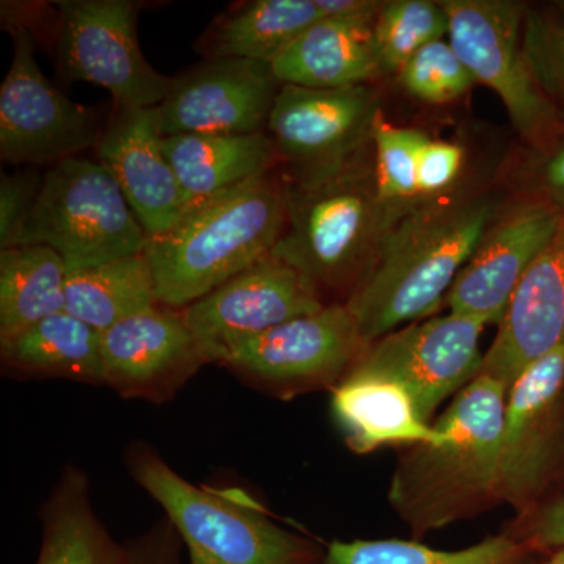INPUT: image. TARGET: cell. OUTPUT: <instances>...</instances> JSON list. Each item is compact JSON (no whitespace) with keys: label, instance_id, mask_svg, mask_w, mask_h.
I'll use <instances>...</instances> for the list:
<instances>
[{"label":"cell","instance_id":"27","mask_svg":"<svg viewBox=\"0 0 564 564\" xmlns=\"http://www.w3.org/2000/svg\"><path fill=\"white\" fill-rule=\"evenodd\" d=\"M155 306L154 276L143 252L68 272L65 311L98 332Z\"/></svg>","mask_w":564,"mask_h":564},{"label":"cell","instance_id":"8","mask_svg":"<svg viewBox=\"0 0 564 564\" xmlns=\"http://www.w3.org/2000/svg\"><path fill=\"white\" fill-rule=\"evenodd\" d=\"M2 25L13 61L0 87V158L11 165H54L95 150L101 124L91 109L70 101L41 73L28 17L2 2Z\"/></svg>","mask_w":564,"mask_h":564},{"label":"cell","instance_id":"32","mask_svg":"<svg viewBox=\"0 0 564 564\" xmlns=\"http://www.w3.org/2000/svg\"><path fill=\"white\" fill-rule=\"evenodd\" d=\"M524 50L534 76L560 110L564 107V24L529 14Z\"/></svg>","mask_w":564,"mask_h":564},{"label":"cell","instance_id":"23","mask_svg":"<svg viewBox=\"0 0 564 564\" xmlns=\"http://www.w3.org/2000/svg\"><path fill=\"white\" fill-rule=\"evenodd\" d=\"M41 544L35 564H121L120 544L95 511L90 480L66 464L40 510Z\"/></svg>","mask_w":564,"mask_h":564},{"label":"cell","instance_id":"34","mask_svg":"<svg viewBox=\"0 0 564 564\" xmlns=\"http://www.w3.org/2000/svg\"><path fill=\"white\" fill-rule=\"evenodd\" d=\"M463 148L448 141L426 140L417 159V193L421 199L444 195L462 173Z\"/></svg>","mask_w":564,"mask_h":564},{"label":"cell","instance_id":"2","mask_svg":"<svg viewBox=\"0 0 564 564\" xmlns=\"http://www.w3.org/2000/svg\"><path fill=\"white\" fill-rule=\"evenodd\" d=\"M488 196L423 199L397 223L345 306L364 340L433 314L496 220Z\"/></svg>","mask_w":564,"mask_h":564},{"label":"cell","instance_id":"17","mask_svg":"<svg viewBox=\"0 0 564 564\" xmlns=\"http://www.w3.org/2000/svg\"><path fill=\"white\" fill-rule=\"evenodd\" d=\"M563 215L554 203H532L496 218L447 293L451 313L499 325L519 282L554 237Z\"/></svg>","mask_w":564,"mask_h":564},{"label":"cell","instance_id":"37","mask_svg":"<svg viewBox=\"0 0 564 564\" xmlns=\"http://www.w3.org/2000/svg\"><path fill=\"white\" fill-rule=\"evenodd\" d=\"M543 182L552 203L564 212V140L552 150L543 166Z\"/></svg>","mask_w":564,"mask_h":564},{"label":"cell","instance_id":"22","mask_svg":"<svg viewBox=\"0 0 564 564\" xmlns=\"http://www.w3.org/2000/svg\"><path fill=\"white\" fill-rule=\"evenodd\" d=\"M162 150L184 192L187 209L284 165L267 132L163 137Z\"/></svg>","mask_w":564,"mask_h":564},{"label":"cell","instance_id":"13","mask_svg":"<svg viewBox=\"0 0 564 564\" xmlns=\"http://www.w3.org/2000/svg\"><path fill=\"white\" fill-rule=\"evenodd\" d=\"M325 306L296 270L269 254L181 311L207 364L221 366L254 337Z\"/></svg>","mask_w":564,"mask_h":564},{"label":"cell","instance_id":"5","mask_svg":"<svg viewBox=\"0 0 564 564\" xmlns=\"http://www.w3.org/2000/svg\"><path fill=\"white\" fill-rule=\"evenodd\" d=\"M126 470L180 534L188 564H315L323 551L274 524L256 505L199 488L143 440L124 451Z\"/></svg>","mask_w":564,"mask_h":564},{"label":"cell","instance_id":"4","mask_svg":"<svg viewBox=\"0 0 564 564\" xmlns=\"http://www.w3.org/2000/svg\"><path fill=\"white\" fill-rule=\"evenodd\" d=\"M285 223L281 169L185 210L173 229L144 245L159 304L184 310L272 254Z\"/></svg>","mask_w":564,"mask_h":564},{"label":"cell","instance_id":"21","mask_svg":"<svg viewBox=\"0 0 564 564\" xmlns=\"http://www.w3.org/2000/svg\"><path fill=\"white\" fill-rule=\"evenodd\" d=\"M332 395L334 419L355 454L443 440L433 423L423 421L411 393L388 378L351 370Z\"/></svg>","mask_w":564,"mask_h":564},{"label":"cell","instance_id":"11","mask_svg":"<svg viewBox=\"0 0 564 564\" xmlns=\"http://www.w3.org/2000/svg\"><path fill=\"white\" fill-rule=\"evenodd\" d=\"M58 57L68 82H90L110 91L117 109H152L173 79L158 73L140 50L132 0H61Z\"/></svg>","mask_w":564,"mask_h":564},{"label":"cell","instance_id":"12","mask_svg":"<svg viewBox=\"0 0 564 564\" xmlns=\"http://www.w3.org/2000/svg\"><path fill=\"white\" fill-rule=\"evenodd\" d=\"M480 318L448 313L415 322L375 340L355 369L388 378L413 397L423 421L480 373Z\"/></svg>","mask_w":564,"mask_h":564},{"label":"cell","instance_id":"6","mask_svg":"<svg viewBox=\"0 0 564 564\" xmlns=\"http://www.w3.org/2000/svg\"><path fill=\"white\" fill-rule=\"evenodd\" d=\"M148 236L111 174L98 161L65 159L41 177L20 245H46L68 272L141 254Z\"/></svg>","mask_w":564,"mask_h":564},{"label":"cell","instance_id":"33","mask_svg":"<svg viewBox=\"0 0 564 564\" xmlns=\"http://www.w3.org/2000/svg\"><path fill=\"white\" fill-rule=\"evenodd\" d=\"M40 187L41 177L35 172L2 173L0 176V250L17 247Z\"/></svg>","mask_w":564,"mask_h":564},{"label":"cell","instance_id":"38","mask_svg":"<svg viewBox=\"0 0 564 564\" xmlns=\"http://www.w3.org/2000/svg\"><path fill=\"white\" fill-rule=\"evenodd\" d=\"M544 564H564V549L563 551L555 552V554L552 555V558Z\"/></svg>","mask_w":564,"mask_h":564},{"label":"cell","instance_id":"16","mask_svg":"<svg viewBox=\"0 0 564 564\" xmlns=\"http://www.w3.org/2000/svg\"><path fill=\"white\" fill-rule=\"evenodd\" d=\"M380 111L377 91L369 84L347 88L282 85L267 133L284 165H315L370 143Z\"/></svg>","mask_w":564,"mask_h":564},{"label":"cell","instance_id":"30","mask_svg":"<svg viewBox=\"0 0 564 564\" xmlns=\"http://www.w3.org/2000/svg\"><path fill=\"white\" fill-rule=\"evenodd\" d=\"M429 140L417 129L389 124L383 113L373 124L372 143L378 191L384 202L399 206L421 203L417 193V159Z\"/></svg>","mask_w":564,"mask_h":564},{"label":"cell","instance_id":"19","mask_svg":"<svg viewBox=\"0 0 564 564\" xmlns=\"http://www.w3.org/2000/svg\"><path fill=\"white\" fill-rule=\"evenodd\" d=\"M564 343V215L558 229L529 267L513 296L480 373L511 384L527 367Z\"/></svg>","mask_w":564,"mask_h":564},{"label":"cell","instance_id":"1","mask_svg":"<svg viewBox=\"0 0 564 564\" xmlns=\"http://www.w3.org/2000/svg\"><path fill=\"white\" fill-rule=\"evenodd\" d=\"M281 173L288 223L272 254L326 306L347 304L386 237L415 204L381 198L372 141L336 161L282 165Z\"/></svg>","mask_w":564,"mask_h":564},{"label":"cell","instance_id":"25","mask_svg":"<svg viewBox=\"0 0 564 564\" xmlns=\"http://www.w3.org/2000/svg\"><path fill=\"white\" fill-rule=\"evenodd\" d=\"M325 13L317 0H254L212 22L196 43L206 61L272 63Z\"/></svg>","mask_w":564,"mask_h":564},{"label":"cell","instance_id":"35","mask_svg":"<svg viewBox=\"0 0 564 564\" xmlns=\"http://www.w3.org/2000/svg\"><path fill=\"white\" fill-rule=\"evenodd\" d=\"M507 533L529 545L532 551H563L564 491L556 492L530 513L518 516V521Z\"/></svg>","mask_w":564,"mask_h":564},{"label":"cell","instance_id":"24","mask_svg":"<svg viewBox=\"0 0 564 564\" xmlns=\"http://www.w3.org/2000/svg\"><path fill=\"white\" fill-rule=\"evenodd\" d=\"M102 333L66 311L0 343L3 372L18 378H57L106 386Z\"/></svg>","mask_w":564,"mask_h":564},{"label":"cell","instance_id":"3","mask_svg":"<svg viewBox=\"0 0 564 564\" xmlns=\"http://www.w3.org/2000/svg\"><path fill=\"white\" fill-rule=\"evenodd\" d=\"M507 395L502 381L478 373L433 422L443 440L411 445L400 456L389 503L415 538L500 503Z\"/></svg>","mask_w":564,"mask_h":564},{"label":"cell","instance_id":"28","mask_svg":"<svg viewBox=\"0 0 564 564\" xmlns=\"http://www.w3.org/2000/svg\"><path fill=\"white\" fill-rule=\"evenodd\" d=\"M532 552L510 533L452 552L414 541H334L315 564H527Z\"/></svg>","mask_w":564,"mask_h":564},{"label":"cell","instance_id":"18","mask_svg":"<svg viewBox=\"0 0 564 564\" xmlns=\"http://www.w3.org/2000/svg\"><path fill=\"white\" fill-rule=\"evenodd\" d=\"M162 139L155 107L117 109L95 148L148 237L169 232L187 209Z\"/></svg>","mask_w":564,"mask_h":564},{"label":"cell","instance_id":"31","mask_svg":"<svg viewBox=\"0 0 564 564\" xmlns=\"http://www.w3.org/2000/svg\"><path fill=\"white\" fill-rule=\"evenodd\" d=\"M399 79L411 96L429 104L455 101L477 84L452 44L444 40L419 51L400 70Z\"/></svg>","mask_w":564,"mask_h":564},{"label":"cell","instance_id":"20","mask_svg":"<svg viewBox=\"0 0 564 564\" xmlns=\"http://www.w3.org/2000/svg\"><path fill=\"white\" fill-rule=\"evenodd\" d=\"M381 6L315 22L270 63L274 77L304 88H347L377 79L375 20Z\"/></svg>","mask_w":564,"mask_h":564},{"label":"cell","instance_id":"9","mask_svg":"<svg viewBox=\"0 0 564 564\" xmlns=\"http://www.w3.org/2000/svg\"><path fill=\"white\" fill-rule=\"evenodd\" d=\"M370 344L345 304H329L254 337L223 361L229 373L258 391L292 399L333 391Z\"/></svg>","mask_w":564,"mask_h":564},{"label":"cell","instance_id":"26","mask_svg":"<svg viewBox=\"0 0 564 564\" xmlns=\"http://www.w3.org/2000/svg\"><path fill=\"white\" fill-rule=\"evenodd\" d=\"M68 267L46 245L0 250V343L66 310Z\"/></svg>","mask_w":564,"mask_h":564},{"label":"cell","instance_id":"10","mask_svg":"<svg viewBox=\"0 0 564 564\" xmlns=\"http://www.w3.org/2000/svg\"><path fill=\"white\" fill-rule=\"evenodd\" d=\"M564 478V343L516 378L505 402L500 502L518 516L555 496Z\"/></svg>","mask_w":564,"mask_h":564},{"label":"cell","instance_id":"15","mask_svg":"<svg viewBox=\"0 0 564 564\" xmlns=\"http://www.w3.org/2000/svg\"><path fill=\"white\" fill-rule=\"evenodd\" d=\"M104 380L121 399L170 402L207 361L182 311L159 306L102 333Z\"/></svg>","mask_w":564,"mask_h":564},{"label":"cell","instance_id":"29","mask_svg":"<svg viewBox=\"0 0 564 564\" xmlns=\"http://www.w3.org/2000/svg\"><path fill=\"white\" fill-rule=\"evenodd\" d=\"M447 33L448 18L441 2H383L375 20V47L381 76L400 74L419 51L443 40Z\"/></svg>","mask_w":564,"mask_h":564},{"label":"cell","instance_id":"7","mask_svg":"<svg viewBox=\"0 0 564 564\" xmlns=\"http://www.w3.org/2000/svg\"><path fill=\"white\" fill-rule=\"evenodd\" d=\"M448 43L477 84L491 88L516 131L536 150H551L563 124L524 50V6L510 0H444Z\"/></svg>","mask_w":564,"mask_h":564},{"label":"cell","instance_id":"14","mask_svg":"<svg viewBox=\"0 0 564 564\" xmlns=\"http://www.w3.org/2000/svg\"><path fill=\"white\" fill-rule=\"evenodd\" d=\"M281 87L270 63L206 61L174 77L169 95L155 107L159 131L162 137L267 132Z\"/></svg>","mask_w":564,"mask_h":564},{"label":"cell","instance_id":"36","mask_svg":"<svg viewBox=\"0 0 564 564\" xmlns=\"http://www.w3.org/2000/svg\"><path fill=\"white\" fill-rule=\"evenodd\" d=\"M184 552L180 534L162 516L147 532L126 543L121 564H184Z\"/></svg>","mask_w":564,"mask_h":564}]
</instances>
